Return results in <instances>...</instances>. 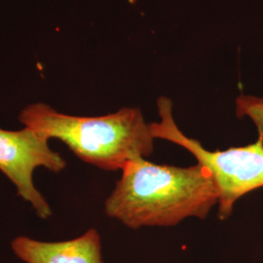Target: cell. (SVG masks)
<instances>
[{
	"label": "cell",
	"mask_w": 263,
	"mask_h": 263,
	"mask_svg": "<svg viewBox=\"0 0 263 263\" xmlns=\"http://www.w3.org/2000/svg\"><path fill=\"white\" fill-rule=\"evenodd\" d=\"M218 203L210 173L197 164L188 168L130 161L105 201V213L130 228L173 226L186 217L205 218Z\"/></svg>",
	"instance_id": "obj_1"
},
{
	"label": "cell",
	"mask_w": 263,
	"mask_h": 263,
	"mask_svg": "<svg viewBox=\"0 0 263 263\" xmlns=\"http://www.w3.org/2000/svg\"><path fill=\"white\" fill-rule=\"evenodd\" d=\"M20 121L48 140H61L80 159L107 171L122 170L132 160L144 158L153 151L151 125L139 108L80 117L33 104L21 112Z\"/></svg>",
	"instance_id": "obj_2"
},
{
	"label": "cell",
	"mask_w": 263,
	"mask_h": 263,
	"mask_svg": "<svg viewBox=\"0 0 263 263\" xmlns=\"http://www.w3.org/2000/svg\"><path fill=\"white\" fill-rule=\"evenodd\" d=\"M157 106L161 120L149 124L153 138L183 147L198 164L210 171L218 191L220 219L229 217L234 204L242 196L263 187V100L253 97H241L238 100V110L250 115L257 126V141L223 151H208L199 141L180 131L173 117V103L168 98H160Z\"/></svg>",
	"instance_id": "obj_3"
},
{
	"label": "cell",
	"mask_w": 263,
	"mask_h": 263,
	"mask_svg": "<svg viewBox=\"0 0 263 263\" xmlns=\"http://www.w3.org/2000/svg\"><path fill=\"white\" fill-rule=\"evenodd\" d=\"M48 141L28 127L20 131L0 128V171L16 185L20 196L31 204L42 219L51 216L52 211L33 184V171L44 167L59 173L66 167V161L49 147Z\"/></svg>",
	"instance_id": "obj_4"
},
{
	"label": "cell",
	"mask_w": 263,
	"mask_h": 263,
	"mask_svg": "<svg viewBox=\"0 0 263 263\" xmlns=\"http://www.w3.org/2000/svg\"><path fill=\"white\" fill-rule=\"evenodd\" d=\"M11 247L26 263H104L101 237L93 228L73 240L55 243L20 236L13 240Z\"/></svg>",
	"instance_id": "obj_5"
}]
</instances>
